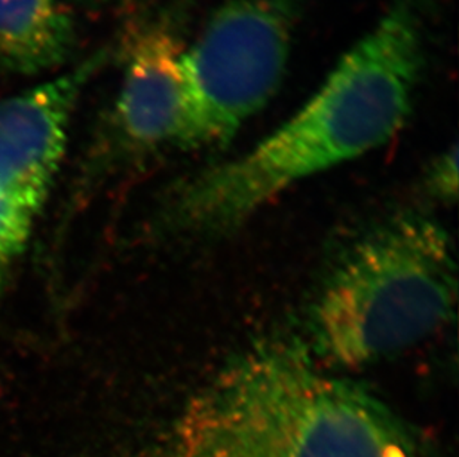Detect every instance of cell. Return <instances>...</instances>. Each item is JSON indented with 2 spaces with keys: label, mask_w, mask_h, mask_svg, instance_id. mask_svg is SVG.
Returning a JSON list of instances; mask_svg holds the SVG:
<instances>
[{
  "label": "cell",
  "mask_w": 459,
  "mask_h": 457,
  "mask_svg": "<svg viewBox=\"0 0 459 457\" xmlns=\"http://www.w3.org/2000/svg\"><path fill=\"white\" fill-rule=\"evenodd\" d=\"M182 42L174 29L152 22L126 44V72L115 124L126 146L174 144L182 106Z\"/></svg>",
  "instance_id": "obj_6"
},
{
  "label": "cell",
  "mask_w": 459,
  "mask_h": 457,
  "mask_svg": "<svg viewBox=\"0 0 459 457\" xmlns=\"http://www.w3.org/2000/svg\"><path fill=\"white\" fill-rule=\"evenodd\" d=\"M165 457H429L381 398L330 375L299 339L235 355L186 402Z\"/></svg>",
  "instance_id": "obj_2"
},
{
  "label": "cell",
  "mask_w": 459,
  "mask_h": 457,
  "mask_svg": "<svg viewBox=\"0 0 459 457\" xmlns=\"http://www.w3.org/2000/svg\"><path fill=\"white\" fill-rule=\"evenodd\" d=\"M100 56L0 99V293L26 251L61 160L70 117Z\"/></svg>",
  "instance_id": "obj_5"
},
{
  "label": "cell",
  "mask_w": 459,
  "mask_h": 457,
  "mask_svg": "<svg viewBox=\"0 0 459 457\" xmlns=\"http://www.w3.org/2000/svg\"><path fill=\"white\" fill-rule=\"evenodd\" d=\"M304 0H225L182 56L174 144L230 142L281 85Z\"/></svg>",
  "instance_id": "obj_4"
},
{
  "label": "cell",
  "mask_w": 459,
  "mask_h": 457,
  "mask_svg": "<svg viewBox=\"0 0 459 457\" xmlns=\"http://www.w3.org/2000/svg\"><path fill=\"white\" fill-rule=\"evenodd\" d=\"M422 17L416 0H397L289 121L180 185L165 211L169 230L234 232L296 183L390 142L408 121L424 70Z\"/></svg>",
  "instance_id": "obj_1"
},
{
  "label": "cell",
  "mask_w": 459,
  "mask_h": 457,
  "mask_svg": "<svg viewBox=\"0 0 459 457\" xmlns=\"http://www.w3.org/2000/svg\"><path fill=\"white\" fill-rule=\"evenodd\" d=\"M74 44L72 17L56 0H0V65L38 74L67 58Z\"/></svg>",
  "instance_id": "obj_7"
},
{
  "label": "cell",
  "mask_w": 459,
  "mask_h": 457,
  "mask_svg": "<svg viewBox=\"0 0 459 457\" xmlns=\"http://www.w3.org/2000/svg\"><path fill=\"white\" fill-rule=\"evenodd\" d=\"M425 185L434 198L443 203L455 201L458 194V149L443 151L431 162L425 174Z\"/></svg>",
  "instance_id": "obj_8"
},
{
  "label": "cell",
  "mask_w": 459,
  "mask_h": 457,
  "mask_svg": "<svg viewBox=\"0 0 459 457\" xmlns=\"http://www.w3.org/2000/svg\"><path fill=\"white\" fill-rule=\"evenodd\" d=\"M455 246L422 212L390 217L359 237L312 298L300 343L318 366L363 368L413 348L455 314Z\"/></svg>",
  "instance_id": "obj_3"
}]
</instances>
